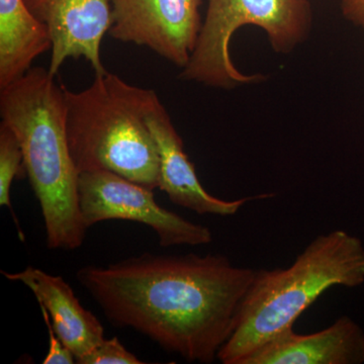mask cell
<instances>
[{
  "mask_svg": "<svg viewBox=\"0 0 364 364\" xmlns=\"http://www.w3.org/2000/svg\"><path fill=\"white\" fill-rule=\"evenodd\" d=\"M256 269L222 254L144 253L76 277L105 317L189 363L210 364L233 335Z\"/></svg>",
  "mask_w": 364,
  "mask_h": 364,
  "instance_id": "obj_1",
  "label": "cell"
},
{
  "mask_svg": "<svg viewBox=\"0 0 364 364\" xmlns=\"http://www.w3.org/2000/svg\"><path fill=\"white\" fill-rule=\"evenodd\" d=\"M0 116L21 144L48 248L81 247L87 228L79 205V172L67 141L65 85L57 82L49 69L33 67L0 90Z\"/></svg>",
  "mask_w": 364,
  "mask_h": 364,
  "instance_id": "obj_2",
  "label": "cell"
},
{
  "mask_svg": "<svg viewBox=\"0 0 364 364\" xmlns=\"http://www.w3.org/2000/svg\"><path fill=\"white\" fill-rule=\"evenodd\" d=\"M364 284L363 242L344 230L318 235L287 268L257 269L236 329L219 352L223 364H241L287 330L328 289Z\"/></svg>",
  "mask_w": 364,
  "mask_h": 364,
  "instance_id": "obj_3",
  "label": "cell"
},
{
  "mask_svg": "<svg viewBox=\"0 0 364 364\" xmlns=\"http://www.w3.org/2000/svg\"><path fill=\"white\" fill-rule=\"evenodd\" d=\"M65 97L67 141L79 174L105 170L158 188L159 158L136 86L107 71L78 92L65 86Z\"/></svg>",
  "mask_w": 364,
  "mask_h": 364,
  "instance_id": "obj_4",
  "label": "cell"
},
{
  "mask_svg": "<svg viewBox=\"0 0 364 364\" xmlns=\"http://www.w3.org/2000/svg\"><path fill=\"white\" fill-rule=\"evenodd\" d=\"M243 26L260 28L273 51L289 54L310 37L312 6L308 0H208L195 49L179 77L221 90L267 80L264 74L242 73L232 61L230 44Z\"/></svg>",
  "mask_w": 364,
  "mask_h": 364,
  "instance_id": "obj_5",
  "label": "cell"
},
{
  "mask_svg": "<svg viewBox=\"0 0 364 364\" xmlns=\"http://www.w3.org/2000/svg\"><path fill=\"white\" fill-rule=\"evenodd\" d=\"M79 205L85 227L107 220H126L150 227L161 247L210 243L208 227L188 221L155 202L152 189L111 171L82 172L78 181Z\"/></svg>",
  "mask_w": 364,
  "mask_h": 364,
  "instance_id": "obj_6",
  "label": "cell"
},
{
  "mask_svg": "<svg viewBox=\"0 0 364 364\" xmlns=\"http://www.w3.org/2000/svg\"><path fill=\"white\" fill-rule=\"evenodd\" d=\"M136 98L141 116L156 146L159 158L158 188L166 193L172 203L200 215L230 217L249 202L274 196L264 193L227 200L210 195L200 183L195 164L184 149L183 140L156 92L136 86Z\"/></svg>",
  "mask_w": 364,
  "mask_h": 364,
  "instance_id": "obj_7",
  "label": "cell"
},
{
  "mask_svg": "<svg viewBox=\"0 0 364 364\" xmlns=\"http://www.w3.org/2000/svg\"><path fill=\"white\" fill-rule=\"evenodd\" d=\"M114 39L149 48L184 68L202 28L203 0H109Z\"/></svg>",
  "mask_w": 364,
  "mask_h": 364,
  "instance_id": "obj_8",
  "label": "cell"
},
{
  "mask_svg": "<svg viewBox=\"0 0 364 364\" xmlns=\"http://www.w3.org/2000/svg\"><path fill=\"white\" fill-rule=\"evenodd\" d=\"M49 31L52 41L49 71L56 76L67 59L85 58L97 74L102 63V39L112 25L109 0H25Z\"/></svg>",
  "mask_w": 364,
  "mask_h": 364,
  "instance_id": "obj_9",
  "label": "cell"
},
{
  "mask_svg": "<svg viewBox=\"0 0 364 364\" xmlns=\"http://www.w3.org/2000/svg\"><path fill=\"white\" fill-rule=\"evenodd\" d=\"M364 331L348 316L311 334L287 330L256 349L241 364H361Z\"/></svg>",
  "mask_w": 364,
  "mask_h": 364,
  "instance_id": "obj_10",
  "label": "cell"
},
{
  "mask_svg": "<svg viewBox=\"0 0 364 364\" xmlns=\"http://www.w3.org/2000/svg\"><path fill=\"white\" fill-rule=\"evenodd\" d=\"M1 274L11 282H21L32 291L39 305L49 314L55 332L73 352L76 360L104 341L102 323L81 305L63 277L33 267L18 272L1 270Z\"/></svg>",
  "mask_w": 364,
  "mask_h": 364,
  "instance_id": "obj_11",
  "label": "cell"
},
{
  "mask_svg": "<svg viewBox=\"0 0 364 364\" xmlns=\"http://www.w3.org/2000/svg\"><path fill=\"white\" fill-rule=\"evenodd\" d=\"M51 48L47 26L25 0H0V90L23 77Z\"/></svg>",
  "mask_w": 364,
  "mask_h": 364,
  "instance_id": "obj_12",
  "label": "cell"
},
{
  "mask_svg": "<svg viewBox=\"0 0 364 364\" xmlns=\"http://www.w3.org/2000/svg\"><path fill=\"white\" fill-rule=\"evenodd\" d=\"M26 176L25 160L21 144L13 130L7 124L0 123V205L11 210L14 223L18 230V236L25 241L18 219L14 215L11 205V188L16 178Z\"/></svg>",
  "mask_w": 364,
  "mask_h": 364,
  "instance_id": "obj_13",
  "label": "cell"
},
{
  "mask_svg": "<svg viewBox=\"0 0 364 364\" xmlns=\"http://www.w3.org/2000/svg\"><path fill=\"white\" fill-rule=\"evenodd\" d=\"M79 364H141L135 354L129 351L117 337L105 339L92 350L78 358Z\"/></svg>",
  "mask_w": 364,
  "mask_h": 364,
  "instance_id": "obj_14",
  "label": "cell"
},
{
  "mask_svg": "<svg viewBox=\"0 0 364 364\" xmlns=\"http://www.w3.org/2000/svg\"><path fill=\"white\" fill-rule=\"evenodd\" d=\"M43 318L46 326H47L48 333H49V351L47 356L43 360L44 364H73L76 363V358L73 352L64 344V342L60 339L57 333L55 332L51 322L49 314L44 306H41Z\"/></svg>",
  "mask_w": 364,
  "mask_h": 364,
  "instance_id": "obj_15",
  "label": "cell"
},
{
  "mask_svg": "<svg viewBox=\"0 0 364 364\" xmlns=\"http://www.w3.org/2000/svg\"><path fill=\"white\" fill-rule=\"evenodd\" d=\"M343 18L364 33V0H342Z\"/></svg>",
  "mask_w": 364,
  "mask_h": 364,
  "instance_id": "obj_16",
  "label": "cell"
}]
</instances>
